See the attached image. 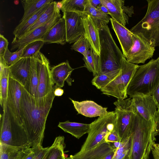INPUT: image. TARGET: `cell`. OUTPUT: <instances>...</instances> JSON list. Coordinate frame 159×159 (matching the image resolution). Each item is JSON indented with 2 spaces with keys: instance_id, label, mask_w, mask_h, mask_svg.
<instances>
[{
  "instance_id": "cell-1",
  "label": "cell",
  "mask_w": 159,
  "mask_h": 159,
  "mask_svg": "<svg viewBox=\"0 0 159 159\" xmlns=\"http://www.w3.org/2000/svg\"><path fill=\"white\" fill-rule=\"evenodd\" d=\"M52 90L41 98L34 97L23 87L21 100V112L23 128L31 148L42 145L46 120L55 97Z\"/></svg>"
},
{
  "instance_id": "cell-2",
  "label": "cell",
  "mask_w": 159,
  "mask_h": 159,
  "mask_svg": "<svg viewBox=\"0 0 159 159\" xmlns=\"http://www.w3.org/2000/svg\"><path fill=\"white\" fill-rule=\"evenodd\" d=\"M158 125L144 119L137 112L131 135L130 159H148L157 134Z\"/></svg>"
},
{
  "instance_id": "cell-3",
  "label": "cell",
  "mask_w": 159,
  "mask_h": 159,
  "mask_svg": "<svg viewBox=\"0 0 159 159\" xmlns=\"http://www.w3.org/2000/svg\"><path fill=\"white\" fill-rule=\"evenodd\" d=\"M159 83V62L152 59L139 66L131 80L127 94L131 98L138 96L151 95Z\"/></svg>"
},
{
  "instance_id": "cell-4",
  "label": "cell",
  "mask_w": 159,
  "mask_h": 159,
  "mask_svg": "<svg viewBox=\"0 0 159 159\" xmlns=\"http://www.w3.org/2000/svg\"><path fill=\"white\" fill-rule=\"evenodd\" d=\"M99 34L100 46L99 74L120 69L124 56L115 42L107 24L100 22Z\"/></svg>"
},
{
  "instance_id": "cell-5",
  "label": "cell",
  "mask_w": 159,
  "mask_h": 159,
  "mask_svg": "<svg viewBox=\"0 0 159 159\" xmlns=\"http://www.w3.org/2000/svg\"><path fill=\"white\" fill-rule=\"evenodd\" d=\"M148 6L143 18L132 27L133 34L140 33L159 47V0H147Z\"/></svg>"
},
{
  "instance_id": "cell-6",
  "label": "cell",
  "mask_w": 159,
  "mask_h": 159,
  "mask_svg": "<svg viewBox=\"0 0 159 159\" xmlns=\"http://www.w3.org/2000/svg\"><path fill=\"white\" fill-rule=\"evenodd\" d=\"M116 116L115 129L120 141L126 139L131 135L137 114L131 98L117 99L113 103Z\"/></svg>"
},
{
  "instance_id": "cell-7",
  "label": "cell",
  "mask_w": 159,
  "mask_h": 159,
  "mask_svg": "<svg viewBox=\"0 0 159 159\" xmlns=\"http://www.w3.org/2000/svg\"><path fill=\"white\" fill-rule=\"evenodd\" d=\"M116 121V114L114 111H112L99 117L90 123L87 137L79 152L91 149L105 142L106 135L115 129Z\"/></svg>"
},
{
  "instance_id": "cell-8",
  "label": "cell",
  "mask_w": 159,
  "mask_h": 159,
  "mask_svg": "<svg viewBox=\"0 0 159 159\" xmlns=\"http://www.w3.org/2000/svg\"><path fill=\"white\" fill-rule=\"evenodd\" d=\"M139 66L128 62L124 57L122 61L120 71L113 80L101 90L102 93L124 100L127 98L129 84Z\"/></svg>"
},
{
  "instance_id": "cell-9",
  "label": "cell",
  "mask_w": 159,
  "mask_h": 159,
  "mask_svg": "<svg viewBox=\"0 0 159 159\" xmlns=\"http://www.w3.org/2000/svg\"><path fill=\"white\" fill-rule=\"evenodd\" d=\"M0 117V142L17 147L29 146L27 135L22 128L12 124L9 110L3 111Z\"/></svg>"
},
{
  "instance_id": "cell-10",
  "label": "cell",
  "mask_w": 159,
  "mask_h": 159,
  "mask_svg": "<svg viewBox=\"0 0 159 159\" xmlns=\"http://www.w3.org/2000/svg\"><path fill=\"white\" fill-rule=\"evenodd\" d=\"M133 45L125 57L129 62L144 63L152 58L155 51L154 43L141 33L132 34Z\"/></svg>"
},
{
  "instance_id": "cell-11",
  "label": "cell",
  "mask_w": 159,
  "mask_h": 159,
  "mask_svg": "<svg viewBox=\"0 0 159 159\" xmlns=\"http://www.w3.org/2000/svg\"><path fill=\"white\" fill-rule=\"evenodd\" d=\"M38 75L37 98L43 97L52 90L54 86L48 60L40 51L35 55Z\"/></svg>"
},
{
  "instance_id": "cell-12",
  "label": "cell",
  "mask_w": 159,
  "mask_h": 159,
  "mask_svg": "<svg viewBox=\"0 0 159 159\" xmlns=\"http://www.w3.org/2000/svg\"><path fill=\"white\" fill-rule=\"evenodd\" d=\"M23 87L18 82L9 77L7 106L13 122L22 128L23 122L21 112V100Z\"/></svg>"
},
{
  "instance_id": "cell-13",
  "label": "cell",
  "mask_w": 159,
  "mask_h": 159,
  "mask_svg": "<svg viewBox=\"0 0 159 159\" xmlns=\"http://www.w3.org/2000/svg\"><path fill=\"white\" fill-rule=\"evenodd\" d=\"M60 8L57 9L54 14L47 23L37 28L19 39L13 38L11 50L20 48L28 43L38 39H42L47 32L61 18Z\"/></svg>"
},
{
  "instance_id": "cell-14",
  "label": "cell",
  "mask_w": 159,
  "mask_h": 159,
  "mask_svg": "<svg viewBox=\"0 0 159 159\" xmlns=\"http://www.w3.org/2000/svg\"><path fill=\"white\" fill-rule=\"evenodd\" d=\"M131 99L137 112L142 117L158 125L157 108L151 95L136 96Z\"/></svg>"
},
{
  "instance_id": "cell-15",
  "label": "cell",
  "mask_w": 159,
  "mask_h": 159,
  "mask_svg": "<svg viewBox=\"0 0 159 159\" xmlns=\"http://www.w3.org/2000/svg\"><path fill=\"white\" fill-rule=\"evenodd\" d=\"M82 14L71 12H63V17L66 23L67 43H74L84 34Z\"/></svg>"
},
{
  "instance_id": "cell-16",
  "label": "cell",
  "mask_w": 159,
  "mask_h": 159,
  "mask_svg": "<svg viewBox=\"0 0 159 159\" xmlns=\"http://www.w3.org/2000/svg\"><path fill=\"white\" fill-rule=\"evenodd\" d=\"M101 2L112 19L124 26L128 24V16L131 17L134 13L133 6H124V1L122 0H101Z\"/></svg>"
},
{
  "instance_id": "cell-17",
  "label": "cell",
  "mask_w": 159,
  "mask_h": 159,
  "mask_svg": "<svg viewBox=\"0 0 159 159\" xmlns=\"http://www.w3.org/2000/svg\"><path fill=\"white\" fill-rule=\"evenodd\" d=\"M84 34L90 43L94 52L99 56L100 42L99 34L100 22L89 15L83 13Z\"/></svg>"
},
{
  "instance_id": "cell-18",
  "label": "cell",
  "mask_w": 159,
  "mask_h": 159,
  "mask_svg": "<svg viewBox=\"0 0 159 159\" xmlns=\"http://www.w3.org/2000/svg\"><path fill=\"white\" fill-rule=\"evenodd\" d=\"M31 66V57H20L9 66V77L25 87L27 83Z\"/></svg>"
},
{
  "instance_id": "cell-19",
  "label": "cell",
  "mask_w": 159,
  "mask_h": 159,
  "mask_svg": "<svg viewBox=\"0 0 159 159\" xmlns=\"http://www.w3.org/2000/svg\"><path fill=\"white\" fill-rule=\"evenodd\" d=\"M74 70L67 60L52 67L51 74L53 84L61 88L64 86L66 81L69 86H71L74 80L71 78L70 75Z\"/></svg>"
},
{
  "instance_id": "cell-20",
  "label": "cell",
  "mask_w": 159,
  "mask_h": 159,
  "mask_svg": "<svg viewBox=\"0 0 159 159\" xmlns=\"http://www.w3.org/2000/svg\"><path fill=\"white\" fill-rule=\"evenodd\" d=\"M78 113L86 117H93L101 116L109 111L107 107H104L91 100L79 102L69 98Z\"/></svg>"
},
{
  "instance_id": "cell-21",
  "label": "cell",
  "mask_w": 159,
  "mask_h": 159,
  "mask_svg": "<svg viewBox=\"0 0 159 159\" xmlns=\"http://www.w3.org/2000/svg\"><path fill=\"white\" fill-rule=\"evenodd\" d=\"M112 28L115 32L121 47L122 53L126 57L133 45L132 33L125 26L110 18Z\"/></svg>"
},
{
  "instance_id": "cell-22",
  "label": "cell",
  "mask_w": 159,
  "mask_h": 159,
  "mask_svg": "<svg viewBox=\"0 0 159 159\" xmlns=\"http://www.w3.org/2000/svg\"><path fill=\"white\" fill-rule=\"evenodd\" d=\"M115 150L110 143L104 142L94 148L84 152H79L66 159H105Z\"/></svg>"
},
{
  "instance_id": "cell-23",
  "label": "cell",
  "mask_w": 159,
  "mask_h": 159,
  "mask_svg": "<svg viewBox=\"0 0 159 159\" xmlns=\"http://www.w3.org/2000/svg\"><path fill=\"white\" fill-rule=\"evenodd\" d=\"M44 43L65 45L66 42L65 21L62 16L46 33L42 39Z\"/></svg>"
},
{
  "instance_id": "cell-24",
  "label": "cell",
  "mask_w": 159,
  "mask_h": 159,
  "mask_svg": "<svg viewBox=\"0 0 159 159\" xmlns=\"http://www.w3.org/2000/svg\"><path fill=\"white\" fill-rule=\"evenodd\" d=\"M32 151L29 146L15 147L0 142V159H24Z\"/></svg>"
},
{
  "instance_id": "cell-25",
  "label": "cell",
  "mask_w": 159,
  "mask_h": 159,
  "mask_svg": "<svg viewBox=\"0 0 159 159\" xmlns=\"http://www.w3.org/2000/svg\"><path fill=\"white\" fill-rule=\"evenodd\" d=\"M58 127L65 132L70 134L79 139L84 134L88 133L90 130V125L67 120L60 122Z\"/></svg>"
},
{
  "instance_id": "cell-26",
  "label": "cell",
  "mask_w": 159,
  "mask_h": 159,
  "mask_svg": "<svg viewBox=\"0 0 159 159\" xmlns=\"http://www.w3.org/2000/svg\"><path fill=\"white\" fill-rule=\"evenodd\" d=\"M51 3L46 4L26 20L20 23L13 32V34L14 36V38L19 39L23 36L36 22L41 14L48 8Z\"/></svg>"
},
{
  "instance_id": "cell-27",
  "label": "cell",
  "mask_w": 159,
  "mask_h": 159,
  "mask_svg": "<svg viewBox=\"0 0 159 159\" xmlns=\"http://www.w3.org/2000/svg\"><path fill=\"white\" fill-rule=\"evenodd\" d=\"M53 1V0H21L24 9V13L19 23L26 20L46 4Z\"/></svg>"
},
{
  "instance_id": "cell-28",
  "label": "cell",
  "mask_w": 159,
  "mask_h": 159,
  "mask_svg": "<svg viewBox=\"0 0 159 159\" xmlns=\"http://www.w3.org/2000/svg\"><path fill=\"white\" fill-rule=\"evenodd\" d=\"M38 75L35 55L31 57V66L26 84L24 87L26 91L34 97L37 98Z\"/></svg>"
},
{
  "instance_id": "cell-29",
  "label": "cell",
  "mask_w": 159,
  "mask_h": 159,
  "mask_svg": "<svg viewBox=\"0 0 159 159\" xmlns=\"http://www.w3.org/2000/svg\"><path fill=\"white\" fill-rule=\"evenodd\" d=\"M64 137L61 136L56 137L43 159H66Z\"/></svg>"
},
{
  "instance_id": "cell-30",
  "label": "cell",
  "mask_w": 159,
  "mask_h": 159,
  "mask_svg": "<svg viewBox=\"0 0 159 159\" xmlns=\"http://www.w3.org/2000/svg\"><path fill=\"white\" fill-rule=\"evenodd\" d=\"M84 61V66L92 73L95 77L100 72V63L99 56L96 54L91 48L88 52L86 56L83 58Z\"/></svg>"
},
{
  "instance_id": "cell-31",
  "label": "cell",
  "mask_w": 159,
  "mask_h": 159,
  "mask_svg": "<svg viewBox=\"0 0 159 159\" xmlns=\"http://www.w3.org/2000/svg\"><path fill=\"white\" fill-rule=\"evenodd\" d=\"M9 70L7 66L0 73V102L3 111L7 108V100L8 89Z\"/></svg>"
},
{
  "instance_id": "cell-32",
  "label": "cell",
  "mask_w": 159,
  "mask_h": 159,
  "mask_svg": "<svg viewBox=\"0 0 159 159\" xmlns=\"http://www.w3.org/2000/svg\"><path fill=\"white\" fill-rule=\"evenodd\" d=\"M88 0H63L60 2V9L63 12L83 13Z\"/></svg>"
},
{
  "instance_id": "cell-33",
  "label": "cell",
  "mask_w": 159,
  "mask_h": 159,
  "mask_svg": "<svg viewBox=\"0 0 159 159\" xmlns=\"http://www.w3.org/2000/svg\"><path fill=\"white\" fill-rule=\"evenodd\" d=\"M120 69L102 73L94 77L91 81L93 85L100 90L115 79L120 74Z\"/></svg>"
},
{
  "instance_id": "cell-34",
  "label": "cell",
  "mask_w": 159,
  "mask_h": 159,
  "mask_svg": "<svg viewBox=\"0 0 159 159\" xmlns=\"http://www.w3.org/2000/svg\"><path fill=\"white\" fill-rule=\"evenodd\" d=\"M59 7V6L58 5L57 2L54 1L52 2L48 8L41 14L36 22L30 27L29 30L25 34L47 23L52 18L57 9Z\"/></svg>"
},
{
  "instance_id": "cell-35",
  "label": "cell",
  "mask_w": 159,
  "mask_h": 159,
  "mask_svg": "<svg viewBox=\"0 0 159 159\" xmlns=\"http://www.w3.org/2000/svg\"><path fill=\"white\" fill-rule=\"evenodd\" d=\"M83 13L89 15L99 22H102L107 24L110 20V18L108 15L103 13L99 9L93 7L89 0L85 6Z\"/></svg>"
},
{
  "instance_id": "cell-36",
  "label": "cell",
  "mask_w": 159,
  "mask_h": 159,
  "mask_svg": "<svg viewBox=\"0 0 159 159\" xmlns=\"http://www.w3.org/2000/svg\"><path fill=\"white\" fill-rule=\"evenodd\" d=\"M44 43L41 39L31 42L25 46L21 57H30L37 53Z\"/></svg>"
},
{
  "instance_id": "cell-37",
  "label": "cell",
  "mask_w": 159,
  "mask_h": 159,
  "mask_svg": "<svg viewBox=\"0 0 159 159\" xmlns=\"http://www.w3.org/2000/svg\"><path fill=\"white\" fill-rule=\"evenodd\" d=\"M131 136L124 140L123 145L114 151L112 159H130Z\"/></svg>"
},
{
  "instance_id": "cell-38",
  "label": "cell",
  "mask_w": 159,
  "mask_h": 159,
  "mask_svg": "<svg viewBox=\"0 0 159 159\" xmlns=\"http://www.w3.org/2000/svg\"><path fill=\"white\" fill-rule=\"evenodd\" d=\"M91 48L90 43L84 34L74 43L71 47V49L79 52L85 57Z\"/></svg>"
},
{
  "instance_id": "cell-39",
  "label": "cell",
  "mask_w": 159,
  "mask_h": 159,
  "mask_svg": "<svg viewBox=\"0 0 159 159\" xmlns=\"http://www.w3.org/2000/svg\"><path fill=\"white\" fill-rule=\"evenodd\" d=\"M24 46L17 49L14 52H11L8 48L7 49L3 57L7 65L10 66L21 57Z\"/></svg>"
},
{
  "instance_id": "cell-40",
  "label": "cell",
  "mask_w": 159,
  "mask_h": 159,
  "mask_svg": "<svg viewBox=\"0 0 159 159\" xmlns=\"http://www.w3.org/2000/svg\"><path fill=\"white\" fill-rule=\"evenodd\" d=\"M104 141L105 142L110 143L120 142L119 135L115 129L106 135Z\"/></svg>"
},
{
  "instance_id": "cell-41",
  "label": "cell",
  "mask_w": 159,
  "mask_h": 159,
  "mask_svg": "<svg viewBox=\"0 0 159 159\" xmlns=\"http://www.w3.org/2000/svg\"><path fill=\"white\" fill-rule=\"evenodd\" d=\"M8 40L1 34H0V57H4L8 45Z\"/></svg>"
},
{
  "instance_id": "cell-42",
  "label": "cell",
  "mask_w": 159,
  "mask_h": 159,
  "mask_svg": "<svg viewBox=\"0 0 159 159\" xmlns=\"http://www.w3.org/2000/svg\"><path fill=\"white\" fill-rule=\"evenodd\" d=\"M32 151L24 159H34L39 153L43 148L42 145H40L32 148Z\"/></svg>"
},
{
  "instance_id": "cell-43",
  "label": "cell",
  "mask_w": 159,
  "mask_h": 159,
  "mask_svg": "<svg viewBox=\"0 0 159 159\" xmlns=\"http://www.w3.org/2000/svg\"><path fill=\"white\" fill-rule=\"evenodd\" d=\"M151 95L157 105L158 113L159 112V83L152 92Z\"/></svg>"
},
{
  "instance_id": "cell-44",
  "label": "cell",
  "mask_w": 159,
  "mask_h": 159,
  "mask_svg": "<svg viewBox=\"0 0 159 159\" xmlns=\"http://www.w3.org/2000/svg\"><path fill=\"white\" fill-rule=\"evenodd\" d=\"M152 152L154 159H159V144L155 143L153 144Z\"/></svg>"
},
{
  "instance_id": "cell-45",
  "label": "cell",
  "mask_w": 159,
  "mask_h": 159,
  "mask_svg": "<svg viewBox=\"0 0 159 159\" xmlns=\"http://www.w3.org/2000/svg\"><path fill=\"white\" fill-rule=\"evenodd\" d=\"M49 147L43 148L38 155L34 159H43L48 150Z\"/></svg>"
},
{
  "instance_id": "cell-46",
  "label": "cell",
  "mask_w": 159,
  "mask_h": 159,
  "mask_svg": "<svg viewBox=\"0 0 159 159\" xmlns=\"http://www.w3.org/2000/svg\"><path fill=\"white\" fill-rule=\"evenodd\" d=\"M64 93V90L61 88L56 87L54 91V94L55 96H61Z\"/></svg>"
},
{
  "instance_id": "cell-47",
  "label": "cell",
  "mask_w": 159,
  "mask_h": 159,
  "mask_svg": "<svg viewBox=\"0 0 159 159\" xmlns=\"http://www.w3.org/2000/svg\"><path fill=\"white\" fill-rule=\"evenodd\" d=\"M90 4L95 8H97L101 4V0H89Z\"/></svg>"
},
{
  "instance_id": "cell-48",
  "label": "cell",
  "mask_w": 159,
  "mask_h": 159,
  "mask_svg": "<svg viewBox=\"0 0 159 159\" xmlns=\"http://www.w3.org/2000/svg\"><path fill=\"white\" fill-rule=\"evenodd\" d=\"M103 13L108 15L109 14L108 11L106 7L103 6L101 3V4L97 8Z\"/></svg>"
},
{
  "instance_id": "cell-49",
  "label": "cell",
  "mask_w": 159,
  "mask_h": 159,
  "mask_svg": "<svg viewBox=\"0 0 159 159\" xmlns=\"http://www.w3.org/2000/svg\"><path fill=\"white\" fill-rule=\"evenodd\" d=\"M115 151V150H114ZM114 151L111 152L105 158V159H112L114 154Z\"/></svg>"
},
{
  "instance_id": "cell-50",
  "label": "cell",
  "mask_w": 159,
  "mask_h": 159,
  "mask_svg": "<svg viewBox=\"0 0 159 159\" xmlns=\"http://www.w3.org/2000/svg\"><path fill=\"white\" fill-rule=\"evenodd\" d=\"M158 126L159 127V112H158V120L157 121Z\"/></svg>"
},
{
  "instance_id": "cell-51",
  "label": "cell",
  "mask_w": 159,
  "mask_h": 159,
  "mask_svg": "<svg viewBox=\"0 0 159 159\" xmlns=\"http://www.w3.org/2000/svg\"><path fill=\"white\" fill-rule=\"evenodd\" d=\"M159 62V57H158V58H157Z\"/></svg>"
},
{
  "instance_id": "cell-52",
  "label": "cell",
  "mask_w": 159,
  "mask_h": 159,
  "mask_svg": "<svg viewBox=\"0 0 159 159\" xmlns=\"http://www.w3.org/2000/svg\"></svg>"
}]
</instances>
